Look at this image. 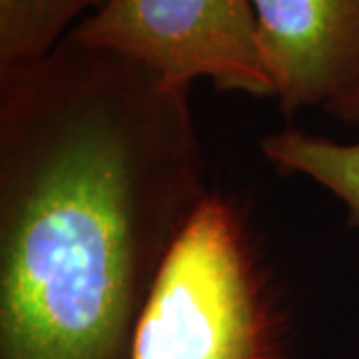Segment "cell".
I'll return each mask as SVG.
<instances>
[{
    "instance_id": "6da1fadb",
    "label": "cell",
    "mask_w": 359,
    "mask_h": 359,
    "mask_svg": "<svg viewBox=\"0 0 359 359\" xmlns=\"http://www.w3.org/2000/svg\"><path fill=\"white\" fill-rule=\"evenodd\" d=\"M205 196L188 88L68 36L0 70V359H128Z\"/></svg>"
},
{
    "instance_id": "7a4b0ae2",
    "label": "cell",
    "mask_w": 359,
    "mask_h": 359,
    "mask_svg": "<svg viewBox=\"0 0 359 359\" xmlns=\"http://www.w3.org/2000/svg\"><path fill=\"white\" fill-rule=\"evenodd\" d=\"M273 323L233 208L208 194L168 250L128 359H273Z\"/></svg>"
},
{
    "instance_id": "3957f363",
    "label": "cell",
    "mask_w": 359,
    "mask_h": 359,
    "mask_svg": "<svg viewBox=\"0 0 359 359\" xmlns=\"http://www.w3.org/2000/svg\"><path fill=\"white\" fill-rule=\"evenodd\" d=\"M68 39L140 62L178 88L208 78L219 90L276 96L252 0H104Z\"/></svg>"
},
{
    "instance_id": "277c9868",
    "label": "cell",
    "mask_w": 359,
    "mask_h": 359,
    "mask_svg": "<svg viewBox=\"0 0 359 359\" xmlns=\"http://www.w3.org/2000/svg\"><path fill=\"white\" fill-rule=\"evenodd\" d=\"M283 114L359 90V0H252Z\"/></svg>"
},
{
    "instance_id": "5b68a950",
    "label": "cell",
    "mask_w": 359,
    "mask_h": 359,
    "mask_svg": "<svg viewBox=\"0 0 359 359\" xmlns=\"http://www.w3.org/2000/svg\"><path fill=\"white\" fill-rule=\"evenodd\" d=\"M262 152L276 166L297 172L330 190L347 208L359 230V140L351 144L282 130L262 142Z\"/></svg>"
},
{
    "instance_id": "8992f818",
    "label": "cell",
    "mask_w": 359,
    "mask_h": 359,
    "mask_svg": "<svg viewBox=\"0 0 359 359\" xmlns=\"http://www.w3.org/2000/svg\"><path fill=\"white\" fill-rule=\"evenodd\" d=\"M102 4L104 0H0V70L44 60L80 14Z\"/></svg>"
},
{
    "instance_id": "52a82bcc",
    "label": "cell",
    "mask_w": 359,
    "mask_h": 359,
    "mask_svg": "<svg viewBox=\"0 0 359 359\" xmlns=\"http://www.w3.org/2000/svg\"><path fill=\"white\" fill-rule=\"evenodd\" d=\"M330 114L344 118V120H351V122H359V90L355 94L347 96L346 100L334 104L327 108Z\"/></svg>"
}]
</instances>
